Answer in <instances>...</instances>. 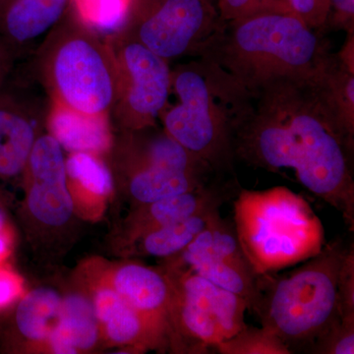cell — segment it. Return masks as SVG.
<instances>
[{"instance_id": "obj_1", "label": "cell", "mask_w": 354, "mask_h": 354, "mask_svg": "<svg viewBox=\"0 0 354 354\" xmlns=\"http://www.w3.org/2000/svg\"><path fill=\"white\" fill-rule=\"evenodd\" d=\"M327 71V70H326ZM279 78L227 97L235 160L297 180L354 230V135L330 102L324 76Z\"/></svg>"}, {"instance_id": "obj_2", "label": "cell", "mask_w": 354, "mask_h": 354, "mask_svg": "<svg viewBox=\"0 0 354 354\" xmlns=\"http://www.w3.org/2000/svg\"><path fill=\"white\" fill-rule=\"evenodd\" d=\"M334 53L285 0H268L251 12L221 21L194 57L225 92H248L279 78H316Z\"/></svg>"}, {"instance_id": "obj_3", "label": "cell", "mask_w": 354, "mask_h": 354, "mask_svg": "<svg viewBox=\"0 0 354 354\" xmlns=\"http://www.w3.org/2000/svg\"><path fill=\"white\" fill-rule=\"evenodd\" d=\"M349 245L334 239L291 272L258 276L257 299L251 312L291 353L308 351L317 337L341 318L339 274Z\"/></svg>"}, {"instance_id": "obj_4", "label": "cell", "mask_w": 354, "mask_h": 354, "mask_svg": "<svg viewBox=\"0 0 354 354\" xmlns=\"http://www.w3.org/2000/svg\"><path fill=\"white\" fill-rule=\"evenodd\" d=\"M234 214L237 239L257 274L299 264L325 245L322 221L304 197L285 186L239 189Z\"/></svg>"}, {"instance_id": "obj_5", "label": "cell", "mask_w": 354, "mask_h": 354, "mask_svg": "<svg viewBox=\"0 0 354 354\" xmlns=\"http://www.w3.org/2000/svg\"><path fill=\"white\" fill-rule=\"evenodd\" d=\"M36 69L48 99L79 113L111 115L116 95L111 48L68 13L46 35Z\"/></svg>"}, {"instance_id": "obj_6", "label": "cell", "mask_w": 354, "mask_h": 354, "mask_svg": "<svg viewBox=\"0 0 354 354\" xmlns=\"http://www.w3.org/2000/svg\"><path fill=\"white\" fill-rule=\"evenodd\" d=\"M176 106L160 113L164 129L218 177L235 178L230 114L207 65L197 59L171 69Z\"/></svg>"}, {"instance_id": "obj_7", "label": "cell", "mask_w": 354, "mask_h": 354, "mask_svg": "<svg viewBox=\"0 0 354 354\" xmlns=\"http://www.w3.org/2000/svg\"><path fill=\"white\" fill-rule=\"evenodd\" d=\"M171 279V351L208 353L245 327V300L186 269L162 264Z\"/></svg>"}, {"instance_id": "obj_8", "label": "cell", "mask_w": 354, "mask_h": 354, "mask_svg": "<svg viewBox=\"0 0 354 354\" xmlns=\"http://www.w3.org/2000/svg\"><path fill=\"white\" fill-rule=\"evenodd\" d=\"M106 41L116 69L111 118L120 131L156 127L171 92L169 62L122 35Z\"/></svg>"}, {"instance_id": "obj_9", "label": "cell", "mask_w": 354, "mask_h": 354, "mask_svg": "<svg viewBox=\"0 0 354 354\" xmlns=\"http://www.w3.org/2000/svg\"><path fill=\"white\" fill-rule=\"evenodd\" d=\"M220 22L211 0H136L124 30L118 35L169 62L184 55L195 57Z\"/></svg>"}, {"instance_id": "obj_10", "label": "cell", "mask_w": 354, "mask_h": 354, "mask_svg": "<svg viewBox=\"0 0 354 354\" xmlns=\"http://www.w3.org/2000/svg\"><path fill=\"white\" fill-rule=\"evenodd\" d=\"M164 264L189 270L239 295L252 310L257 299L258 276L242 250L234 225L215 212L206 228L189 245Z\"/></svg>"}, {"instance_id": "obj_11", "label": "cell", "mask_w": 354, "mask_h": 354, "mask_svg": "<svg viewBox=\"0 0 354 354\" xmlns=\"http://www.w3.org/2000/svg\"><path fill=\"white\" fill-rule=\"evenodd\" d=\"M65 158L57 140L43 133L32 147L23 171L27 211L46 227L66 225L75 212L67 183Z\"/></svg>"}, {"instance_id": "obj_12", "label": "cell", "mask_w": 354, "mask_h": 354, "mask_svg": "<svg viewBox=\"0 0 354 354\" xmlns=\"http://www.w3.org/2000/svg\"><path fill=\"white\" fill-rule=\"evenodd\" d=\"M88 295L99 322L101 342L135 353L169 349V330L133 308L111 286L95 279Z\"/></svg>"}, {"instance_id": "obj_13", "label": "cell", "mask_w": 354, "mask_h": 354, "mask_svg": "<svg viewBox=\"0 0 354 354\" xmlns=\"http://www.w3.org/2000/svg\"><path fill=\"white\" fill-rule=\"evenodd\" d=\"M27 97L10 87L8 80L0 88L1 180L22 176L32 147L43 134L48 106L43 108L38 101Z\"/></svg>"}, {"instance_id": "obj_14", "label": "cell", "mask_w": 354, "mask_h": 354, "mask_svg": "<svg viewBox=\"0 0 354 354\" xmlns=\"http://www.w3.org/2000/svg\"><path fill=\"white\" fill-rule=\"evenodd\" d=\"M236 179L216 178L196 190L135 205L125 223V245L130 247L144 234L196 215L204 209L221 208L236 193Z\"/></svg>"}, {"instance_id": "obj_15", "label": "cell", "mask_w": 354, "mask_h": 354, "mask_svg": "<svg viewBox=\"0 0 354 354\" xmlns=\"http://www.w3.org/2000/svg\"><path fill=\"white\" fill-rule=\"evenodd\" d=\"M111 286L133 308L169 330L174 288L164 268L123 262L102 270L97 279Z\"/></svg>"}, {"instance_id": "obj_16", "label": "cell", "mask_w": 354, "mask_h": 354, "mask_svg": "<svg viewBox=\"0 0 354 354\" xmlns=\"http://www.w3.org/2000/svg\"><path fill=\"white\" fill-rule=\"evenodd\" d=\"M111 115L79 113L48 99L44 128L64 152H87L106 157L114 138Z\"/></svg>"}, {"instance_id": "obj_17", "label": "cell", "mask_w": 354, "mask_h": 354, "mask_svg": "<svg viewBox=\"0 0 354 354\" xmlns=\"http://www.w3.org/2000/svg\"><path fill=\"white\" fill-rule=\"evenodd\" d=\"M69 0H7L0 6V36L18 55L68 12Z\"/></svg>"}, {"instance_id": "obj_18", "label": "cell", "mask_w": 354, "mask_h": 354, "mask_svg": "<svg viewBox=\"0 0 354 354\" xmlns=\"http://www.w3.org/2000/svg\"><path fill=\"white\" fill-rule=\"evenodd\" d=\"M65 167L74 209L88 216H97L116 185L106 157L87 152L68 153Z\"/></svg>"}, {"instance_id": "obj_19", "label": "cell", "mask_w": 354, "mask_h": 354, "mask_svg": "<svg viewBox=\"0 0 354 354\" xmlns=\"http://www.w3.org/2000/svg\"><path fill=\"white\" fill-rule=\"evenodd\" d=\"M12 319V334L6 335L4 346L16 339L27 348H43L50 330L57 325L62 310V295L50 288H35L16 302Z\"/></svg>"}, {"instance_id": "obj_20", "label": "cell", "mask_w": 354, "mask_h": 354, "mask_svg": "<svg viewBox=\"0 0 354 354\" xmlns=\"http://www.w3.org/2000/svg\"><path fill=\"white\" fill-rule=\"evenodd\" d=\"M120 181L133 205L147 204L196 190L221 177L198 172L134 169L113 172ZM223 178V177H221Z\"/></svg>"}, {"instance_id": "obj_21", "label": "cell", "mask_w": 354, "mask_h": 354, "mask_svg": "<svg viewBox=\"0 0 354 354\" xmlns=\"http://www.w3.org/2000/svg\"><path fill=\"white\" fill-rule=\"evenodd\" d=\"M218 209V207L204 209L189 218L158 227L140 237L129 248L141 255L162 260L174 257L201 234Z\"/></svg>"}, {"instance_id": "obj_22", "label": "cell", "mask_w": 354, "mask_h": 354, "mask_svg": "<svg viewBox=\"0 0 354 354\" xmlns=\"http://www.w3.org/2000/svg\"><path fill=\"white\" fill-rule=\"evenodd\" d=\"M136 0H69L72 17L104 39L124 30Z\"/></svg>"}, {"instance_id": "obj_23", "label": "cell", "mask_w": 354, "mask_h": 354, "mask_svg": "<svg viewBox=\"0 0 354 354\" xmlns=\"http://www.w3.org/2000/svg\"><path fill=\"white\" fill-rule=\"evenodd\" d=\"M58 322L68 335L78 353L94 351L101 342L94 304L87 292L72 291L62 297Z\"/></svg>"}, {"instance_id": "obj_24", "label": "cell", "mask_w": 354, "mask_h": 354, "mask_svg": "<svg viewBox=\"0 0 354 354\" xmlns=\"http://www.w3.org/2000/svg\"><path fill=\"white\" fill-rule=\"evenodd\" d=\"M221 354H290V349L281 339L264 328L250 327L243 329L230 339L214 346Z\"/></svg>"}, {"instance_id": "obj_25", "label": "cell", "mask_w": 354, "mask_h": 354, "mask_svg": "<svg viewBox=\"0 0 354 354\" xmlns=\"http://www.w3.org/2000/svg\"><path fill=\"white\" fill-rule=\"evenodd\" d=\"M307 353L316 354H353L354 319H337L319 335Z\"/></svg>"}, {"instance_id": "obj_26", "label": "cell", "mask_w": 354, "mask_h": 354, "mask_svg": "<svg viewBox=\"0 0 354 354\" xmlns=\"http://www.w3.org/2000/svg\"><path fill=\"white\" fill-rule=\"evenodd\" d=\"M339 313L341 319H354V248L351 242L342 263L339 281Z\"/></svg>"}, {"instance_id": "obj_27", "label": "cell", "mask_w": 354, "mask_h": 354, "mask_svg": "<svg viewBox=\"0 0 354 354\" xmlns=\"http://www.w3.org/2000/svg\"><path fill=\"white\" fill-rule=\"evenodd\" d=\"M298 17L311 29H325L330 12V0H285Z\"/></svg>"}, {"instance_id": "obj_28", "label": "cell", "mask_w": 354, "mask_h": 354, "mask_svg": "<svg viewBox=\"0 0 354 354\" xmlns=\"http://www.w3.org/2000/svg\"><path fill=\"white\" fill-rule=\"evenodd\" d=\"M22 293V279L12 270L0 264V313L15 304Z\"/></svg>"}, {"instance_id": "obj_29", "label": "cell", "mask_w": 354, "mask_h": 354, "mask_svg": "<svg viewBox=\"0 0 354 354\" xmlns=\"http://www.w3.org/2000/svg\"><path fill=\"white\" fill-rule=\"evenodd\" d=\"M333 29L354 30V0H330V12L326 27Z\"/></svg>"}, {"instance_id": "obj_30", "label": "cell", "mask_w": 354, "mask_h": 354, "mask_svg": "<svg viewBox=\"0 0 354 354\" xmlns=\"http://www.w3.org/2000/svg\"><path fill=\"white\" fill-rule=\"evenodd\" d=\"M268 0H218L216 9L221 21H230L251 12Z\"/></svg>"}, {"instance_id": "obj_31", "label": "cell", "mask_w": 354, "mask_h": 354, "mask_svg": "<svg viewBox=\"0 0 354 354\" xmlns=\"http://www.w3.org/2000/svg\"><path fill=\"white\" fill-rule=\"evenodd\" d=\"M18 57L16 51L0 36V88L12 74Z\"/></svg>"}, {"instance_id": "obj_32", "label": "cell", "mask_w": 354, "mask_h": 354, "mask_svg": "<svg viewBox=\"0 0 354 354\" xmlns=\"http://www.w3.org/2000/svg\"><path fill=\"white\" fill-rule=\"evenodd\" d=\"M11 235L10 230L0 232V264H2L7 256L10 253Z\"/></svg>"}, {"instance_id": "obj_33", "label": "cell", "mask_w": 354, "mask_h": 354, "mask_svg": "<svg viewBox=\"0 0 354 354\" xmlns=\"http://www.w3.org/2000/svg\"><path fill=\"white\" fill-rule=\"evenodd\" d=\"M3 230H10V227H9L6 209H4L2 203L0 201V232H3Z\"/></svg>"}, {"instance_id": "obj_34", "label": "cell", "mask_w": 354, "mask_h": 354, "mask_svg": "<svg viewBox=\"0 0 354 354\" xmlns=\"http://www.w3.org/2000/svg\"><path fill=\"white\" fill-rule=\"evenodd\" d=\"M6 1H7V0H0V6H1L2 4L6 3Z\"/></svg>"}, {"instance_id": "obj_35", "label": "cell", "mask_w": 354, "mask_h": 354, "mask_svg": "<svg viewBox=\"0 0 354 354\" xmlns=\"http://www.w3.org/2000/svg\"><path fill=\"white\" fill-rule=\"evenodd\" d=\"M211 1H213V2H214V0H211ZM214 3H215V2H214Z\"/></svg>"}]
</instances>
